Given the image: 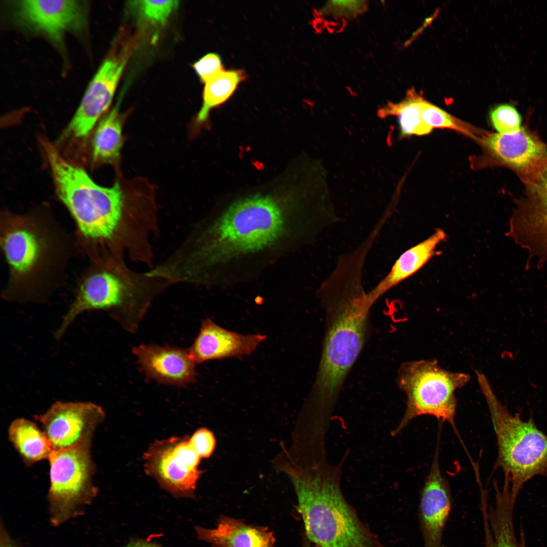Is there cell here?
<instances>
[{
  "label": "cell",
  "mask_w": 547,
  "mask_h": 547,
  "mask_svg": "<svg viewBox=\"0 0 547 547\" xmlns=\"http://www.w3.org/2000/svg\"><path fill=\"white\" fill-rule=\"evenodd\" d=\"M41 144L57 195L74 220L79 252L93 263L140 256L157 224L151 194L140 189L138 182L99 185L48 139L41 138Z\"/></svg>",
  "instance_id": "cell-1"
},
{
  "label": "cell",
  "mask_w": 547,
  "mask_h": 547,
  "mask_svg": "<svg viewBox=\"0 0 547 547\" xmlns=\"http://www.w3.org/2000/svg\"><path fill=\"white\" fill-rule=\"evenodd\" d=\"M316 235L313 227L290 219L271 198L253 196L200 223L174 253L173 265L184 282L211 284L229 266L277 253L287 241L300 242Z\"/></svg>",
  "instance_id": "cell-2"
},
{
  "label": "cell",
  "mask_w": 547,
  "mask_h": 547,
  "mask_svg": "<svg viewBox=\"0 0 547 547\" xmlns=\"http://www.w3.org/2000/svg\"><path fill=\"white\" fill-rule=\"evenodd\" d=\"M0 246L8 270L1 296L19 304L47 303L65 286L69 263L79 252L74 233L46 209L2 211Z\"/></svg>",
  "instance_id": "cell-3"
},
{
  "label": "cell",
  "mask_w": 547,
  "mask_h": 547,
  "mask_svg": "<svg viewBox=\"0 0 547 547\" xmlns=\"http://www.w3.org/2000/svg\"><path fill=\"white\" fill-rule=\"evenodd\" d=\"M363 269L355 262L338 263L319 288L325 330L312 397L320 418L332 412L367 337L373 305L364 288Z\"/></svg>",
  "instance_id": "cell-4"
},
{
  "label": "cell",
  "mask_w": 547,
  "mask_h": 547,
  "mask_svg": "<svg viewBox=\"0 0 547 547\" xmlns=\"http://www.w3.org/2000/svg\"><path fill=\"white\" fill-rule=\"evenodd\" d=\"M342 464L331 465L324 458L308 468L292 462L283 466L294 485L307 537L320 547H384L343 496Z\"/></svg>",
  "instance_id": "cell-5"
},
{
  "label": "cell",
  "mask_w": 547,
  "mask_h": 547,
  "mask_svg": "<svg viewBox=\"0 0 547 547\" xmlns=\"http://www.w3.org/2000/svg\"><path fill=\"white\" fill-rule=\"evenodd\" d=\"M478 381L486 399L497 439L498 457L495 466L504 474L514 498L524 484L538 475L547 474V437L532 418L512 415L494 394L484 375Z\"/></svg>",
  "instance_id": "cell-6"
},
{
  "label": "cell",
  "mask_w": 547,
  "mask_h": 547,
  "mask_svg": "<svg viewBox=\"0 0 547 547\" xmlns=\"http://www.w3.org/2000/svg\"><path fill=\"white\" fill-rule=\"evenodd\" d=\"M469 375L442 368L435 360L409 361L400 367L397 385L407 396L404 415L392 433L399 434L414 418L431 415L447 422L454 431L457 402L454 392L470 380Z\"/></svg>",
  "instance_id": "cell-7"
},
{
  "label": "cell",
  "mask_w": 547,
  "mask_h": 547,
  "mask_svg": "<svg viewBox=\"0 0 547 547\" xmlns=\"http://www.w3.org/2000/svg\"><path fill=\"white\" fill-rule=\"evenodd\" d=\"M162 288L157 279L146 272L131 271L124 261L105 263L90 262L77 284L74 299L54 333L62 338L74 320L84 311L111 310L123 305L129 298L149 290Z\"/></svg>",
  "instance_id": "cell-8"
},
{
  "label": "cell",
  "mask_w": 547,
  "mask_h": 547,
  "mask_svg": "<svg viewBox=\"0 0 547 547\" xmlns=\"http://www.w3.org/2000/svg\"><path fill=\"white\" fill-rule=\"evenodd\" d=\"M91 444L89 441L52 450L48 458L50 486L47 498L49 521L54 527L84 515L97 494Z\"/></svg>",
  "instance_id": "cell-9"
},
{
  "label": "cell",
  "mask_w": 547,
  "mask_h": 547,
  "mask_svg": "<svg viewBox=\"0 0 547 547\" xmlns=\"http://www.w3.org/2000/svg\"><path fill=\"white\" fill-rule=\"evenodd\" d=\"M189 438L171 437L153 442L144 454L146 474L176 497H193L203 473L201 459Z\"/></svg>",
  "instance_id": "cell-10"
},
{
  "label": "cell",
  "mask_w": 547,
  "mask_h": 547,
  "mask_svg": "<svg viewBox=\"0 0 547 547\" xmlns=\"http://www.w3.org/2000/svg\"><path fill=\"white\" fill-rule=\"evenodd\" d=\"M129 45L116 43L90 81L75 114L61 136L86 140L111 104L130 57Z\"/></svg>",
  "instance_id": "cell-11"
},
{
  "label": "cell",
  "mask_w": 547,
  "mask_h": 547,
  "mask_svg": "<svg viewBox=\"0 0 547 547\" xmlns=\"http://www.w3.org/2000/svg\"><path fill=\"white\" fill-rule=\"evenodd\" d=\"M10 6L17 26L57 44L62 43L66 33L80 32L87 24L85 5L81 1H16Z\"/></svg>",
  "instance_id": "cell-12"
},
{
  "label": "cell",
  "mask_w": 547,
  "mask_h": 547,
  "mask_svg": "<svg viewBox=\"0 0 547 547\" xmlns=\"http://www.w3.org/2000/svg\"><path fill=\"white\" fill-rule=\"evenodd\" d=\"M483 143L494 163L512 170L525 186L547 166V144L527 125L512 134H488Z\"/></svg>",
  "instance_id": "cell-13"
},
{
  "label": "cell",
  "mask_w": 547,
  "mask_h": 547,
  "mask_svg": "<svg viewBox=\"0 0 547 547\" xmlns=\"http://www.w3.org/2000/svg\"><path fill=\"white\" fill-rule=\"evenodd\" d=\"M104 417L102 408L94 403L62 401L35 416L42 423L53 450L92 441L95 429Z\"/></svg>",
  "instance_id": "cell-14"
},
{
  "label": "cell",
  "mask_w": 547,
  "mask_h": 547,
  "mask_svg": "<svg viewBox=\"0 0 547 547\" xmlns=\"http://www.w3.org/2000/svg\"><path fill=\"white\" fill-rule=\"evenodd\" d=\"M437 449L421 490L418 517L423 547H443L444 528L452 507L448 482L440 469Z\"/></svg>",
  "instance_id": "cell-15"
},
{
  "label": "cell",
  "mask_w": 547,
  "mask_h": 547,
  "mask_svg": "<svg viewBox=\"0 0 547 547\" xmlns=\"http://www.w3.org/2000/svg\"><path fill=\"white\" fill-rule=\"evenodd\" d=\"M266 336L242 334L227 330L206 319L202 322L197 337L187 350L195 363L239 358L252 354Z\"/></svg>",
  "instance_id": "cell-16"
},
{
  "label": "cell",
  "mask_w": 547,
  "mask_h": 547,
  "mask_svg": "<svg viewBox=\"0 0 547 547\" xmlns=\"http://www.w3.org/2000/svg\"><path fill=\"white\" fill-rule=\"evenodd\" d=\"M146 375L159 382L183 385L196 378L195 362L187 350L169 346L141 345L133 348Z\"/></svg>",
  "instance_id": "cell-17"
},
{
  "label": "cell",
  "mask_w": 547,
  "mask_h": 547,
  "mask_svg": "<svg viewBox=\"0 0 547 547\" xmlns=\"http://www.w3.org/2000/svg\"><path fill=\"white\" fill-rule=\"evenodd\" d=\"M516 499L508 487L495 486L494 503H481L485 547H526L523 528L519 537L514 523Z\"/></svg>",
  "instance_id": "cell-18"
},
{
  "label": "cell",
  "mask_w": 547,
  "mask_h": 547,
  "mask_svg": "<svg viewBox=\"0 0 547 547\" xmlns=\"http://www.w3.org/2000/svg\"><path fill=\"white\" fill-rule=\"evenodd\" d=\"M200 539L213 547H275V538L267 528L249 525L221 515L215 529L196 528Z\"/></svg>",
  "instance_id": "cell-19"
},
{
  "label": "cell",
  "mask_w": 547,
  "mask_h": 547,
  "mask_svg": "<svg viewBox=\"0 0 547 547\" xmlns=\"http://www.w3.org/2000/svg\"><path fill=\"white\" fill-rule=\"evenodd\" d=\"M446 236L442 229H438L429 237L404 252L386 276L367 292L369 301L373 305L388 291L419 270L433 257L437 247Z\"/></svg>",
  "instance_id": "cell-20"
},
{
  "label": "cell",
  "mask_w": 547,
  "mask_h": 547,
  "mask_svg": "<svg viewBox=\"0 0 547 547\" xmlns=\"http://www.w3.org/2000/svg\"><path fill=\"white\" fill-rule=\"evenodd\" d=\"M120 101L100 120L94 131L92 161L94 165L118 166L124 143V121L120 113Z\"/></svg>",
  "instance_id": "cell-21"
},
{
  "label": "cell",
  "mask_w": 547,
  "mask_h": 547,
  "mask_svg": "<svg viewBox=\"0 0 547 547\" xmlns=\"http://www.w3.org/2000/svg\"><path fill=\"white\" fill-rule=\"evenodd\" d=\"M8 433L10 442L28 465L48 458L53 450L44 432L30 420L16 419Z\"/></svg>",
  "instance_id": "cell-22"
},
{
  "label": "cell",
  "mask_w": 547,
  "mask_h": 547,
  "mask_svg": "<svg viewBox=\"0 0 547 547\" xmlns=\"http://www.w3.org/2000/svg\"><path fill=\"white\" fill-rule=\"evenodd\" d=\"M423 98L414 89H409L405 98L398 103L388 102L377 110V115L381 119L397 116L400 137L412 135L428 134L432 128L423 121L420 106Z\"/></svg>",
  "instance_id": "cell-23"
},
{
  "label": "cell",
  "mask_w": 547,
  "mask_h": 547,
  "mask_svg": "<svg viewBox=\"0 0 547 547\" xmlns=\"http://www.w3.org/2000/svg\"><path fill=\"white\" fill-rule=\"evenodd\" d=\"M510 222L506 235L542 267L547 262V216Z\"/></svg>",
  "instance_id": "cell-24"
},
{
  "label": "cell",
  "mask_w": 547,
  "mask_h": 547,
  "mask_svg": "<svg viewBox=\"0 0 547 547\" xmlns=\"http://www.w3.org/2000/svg\"><path fill=\"white\" fill-rule=\"evenodd\" d=\"M245 77L241 70H222L205 83L202 106L196 117L201 124L208 119L210 111L228 100Z\"/></svg>",
  "instance_id": "cell-25"
},
{
  "label": "cell",
  "mask_w": 547,
  "mask_h": 547,
  "mask_svg": "<svg viewBox=\"0 0 547 547\" xmlns=\"http://www.w3.org/2000/svg\"><path fill=\"white\" fill-rule=\"evenodd\" d=\"M515 205L511 219L547 216V166L535 180L525 186L523 194Z\"/></svg>",
  "instance_id": "cell-26"
},
{
  "label": "cell",
  "mask_w": 547,
  "mask_h": 547,
  "mask_svg": "<svg viewBox=\"0 0 547 547\" xmlns=\"http://www.w3.org/2000/svg\"><path fill=\"white\" fill-rule=\"evenodd\" d=\"M130 6L141 20L151 24L164 25L170 15L177 9L178 1H134Z\"/></svg>",
  "instance_id": "cell-27"
},
{
  "label": "cell",
  "mask_w": 547,
  "mask_h": 547,
  "mask_svg": "<svg viewBox=\"0 0 547 547\" xmlns=\"http://www.w3.org/2000/svg\"><path fill=\"white\" fill-rule=\"evenodd\" d=\"M490 120L495 129L500 134L516 133L522 127L520 114L510 104H502L495 107L490 112Z\"/></svg>",
  "instance_id": "cell-28"
},
{
  "label": "cell",
  "mask_w": 547,
  "mask_h": 547,
  "mask_svg": "<svg viewBox=\"0 0 547 547\" xmlns=\"http://www.w3.org/2000/svg\"><path fill=\"white\" fill-rule=\"evenodd\" d=\"M420 111L423 121L432 129L446 128L466 131L457 119L424 99L421 103Z\"/></svg>",
  "instance_id": "cell-29"
},
{
  "label": "cell",
  "mask_w": 547,
  "mask_h": 547,
  "mask_svg": "<svg viewBox=\"0 0 547 547\" xmlns=\"http://www.w3.org/2000/svg\"><path fill=\"white\" fill-rule=\"evenodd\" d=\"M367 6L364 1H329L318 13L321 17L349 19L364 13Z\"/></svg>",
  "instance_id": "cell-30"
},
{
  "label": "cell",
  "mask_w": 547,
  "mask_h": 547,
  "mask_svg": "<svg viewBox=\"0 0 547 547\" xmlns=\"http://www.w3.org/2000/svg\"><path fill=\"white\" fill-rule=\"evenodd\" d=\"M200 80L206 83L210 79L223 70L221 59L218 54H206L193 65Z\"/></svg>",
  "instance_id": "cell-31"
},
{
  "label": "cell",
  "mask_w": 547,
  "mask_h": 547,
  "mask_svg": "<svg viewBox=\"0 0 547 547\" xmlns=\"http://www.w3.org/2000/svg\"><path fill=\"white\" fill-rule=\"evenodd\" d=\"M189 440L191 446L201 458L210 457L215 447V437L213 433L206 428L197 431Z\"/></svg>",
  "instance_id": "cell-32"
},
{
  "label": "cell",
  "mask_w": 547,
  "mask_h": 547,
  "mask_svg": "<svg viewBox=\"0 0 547 547\" xmlns=\"http://www.w3.org/2000/svg\"><path fill=\"white\" fill-rule=\"evenodd\" d=\"M0 547H24L10 534L2 519L0 522Z\"/></svg>",
  "instance_id": "cell-33"
},
{
  "label": "cell",
  "mask_w": 547,
  "mask_h": 547,
  "mask_svg": "<svg viewBox=\"0 0 547 547\" xmlns=\"http://www.w3.org/2000/svg\"><path fill=\"white\" fill-rule=\"evenodd\" d=\"M127 547H159L157 545L153 543H150L145 542H139L133 543L129 544Z\"/></svg>",
  "instance_id": "cell-34"
},
{
  "label": "cell",
  "mask_w": 547,
  "mask_h": 547,
  "mask_svg": "<svg viewBox=\"0 0 547 547\" xmlns=\"http://www.w3.org/2000/svg\"><path fill=\"white\" fill-rule=\"evenodd\" d=\"M503 487H508V488H509L510 489V490H511V488H510V486L509 485H504L503 486ZM486 498H487L486 497H482V498H481V503H482V502H487V499H486Z\"/></svg>",
  "instance_id": "cell-35"
},
{
  "label": "cell",
  "mask_w": 547,
  "mask_h": 547,
  "mask_svg": "<svg viewBox=\"0 0 547 547\" xmlns=\"http://www.w3.org/2000/svg\"><path fill=\"white\" fill-rule=\"evenodd\" d=\"M305 547H320V546H318L317 545H315V544H314L313 546H311L310 545H308L307 544Z\"/></svg>",
  "instance_id": "cell-36"
}]
</instances>
